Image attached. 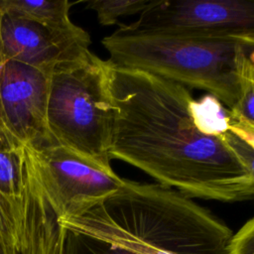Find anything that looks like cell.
I'll return each instance as SVG.
<instances>
[{
  "mask_svg": "<svg viewBox=\"0 0 254 254\" xmlns=\"http://www.w3.org/2000/svg\"><path fill=\"white\" fill-rule=\"evenodd\" d=\"M108 85L110 159L190 198L252 199L254 145L234 132L222 137L201 133L190 114V88L110 63Z\"/></svg>",
  "mask_w": 254,
  "mask_h": 254,
  "instance_id": "1",
  "label": "cell"
},
{
  "mask_svg": "<svg viewBox=\"0 0 254 254\" xmlns=\"http://www.w3.org/2000/svg\"><path fill=\"white\" fill-rule=\"evenodd\" d=\"M59 222L68 231L133 254H228L233 234L208 209L178 190L126 179L82 214Z\"/></svg>",
  "mask_w": 254,
  "mask_h": 254,
  "instance_id": "2",
  "label": "cell"
},
{
  "mask_svg": "<svg viewBox=\"0 0 254 254\" xmlns=\"http://www.w3.org/2000/svg\"><path fill=\"white\" fill-rule=\"evenodd\" d=\"M101 44L113 65L205 90L229 109L240 95L243 76L254 69V38L145 33L121 24Z\"/></svg>",
  "mask_w": 254,
  "mask_h": 254,
  "instance_id": "3",
  "label": "cell"
},
{
  "mask_svg": "<svg viewBox=\"0 0 254 254\" xmlns=\"http://www.w3.org/2000/svg\"><path fill=\"white\" fill-rule=\"evenodd\" d=\"M108 75V61L89 52L51 72L47 103V125L53 143L105 168H111Z\"/></svg>",
  "mask_w": 254,
  "mask_h": 254,
  "instance_id": "4",
  "label": "cell"
},
{
  "mask_svg": "<svg viewBox=\"0 0 254 254\" xmlns=\"http://www.w3.org/2000/svg\"><path fill=\"white\" fill-rule=\"evenodd\" d=\"M36 178L59 220L77 216L114 193L122 178L70 149L26 148Z\"/></svg>",
  "mask_w": 254,
  "mask_h": 254,
  "instance_id": "5",
  "label": "cell"
},
{
  "mask_svg": "<svg viewBox=\"0 0 254 254\" xmlns=\"http://www.w3.org/2000/svg\"><path fill=\"white\" fill-rule=\"evenodd\" d=\"M133 31L194 37L254 38V2L247 0H151Z\"/></svg>",
  "mask_w": 254,
  "mask_h": 254,
  "instance_id": "6",
  "label": "cell"
},
{
  "mask_svg": "<svg viewBox=\"0 0 254 254\" xmlns=\"http://www.w3.org/2000/svg\"><path fill=\"white\" fill-rule=\"evenodd\" d=\"M50 74L0 56V119L29 149L54 144L47 125Z\"/></svg>",
  "mask_w": 254,
  "mask_h": 254,
  "instance_id": "7",
  "label": "cell"
},
{
  "mask_svg": "<svg viewBox=\"0 0 254 254\" xmlns=\"http://www.w3.org/2000/svg\"><path fill=\"white\" fill-rule=\"evenodd\" d=\"M90 37L76 27L69 31L48 28L0 8V56L49 73L76 62L89 51Z\"/></svg>",
  "mask_w": 254,
  "mask_h": 254,
  "instance_id": "8",
  "label": "cell"
},
{
  "mask_svg": "<svg viewBox=\"0 0 254 254\" xmlns=\"http://www.w3.org/2000/svg\"><path fill=\"white\" fill-rule=\"evenodd\" d=\"M71 6L72 3L67 0H0L2 10L60 31H69L77 27L69 17Z\"/></svg>",
  "mask_w": 254,
  "mask_h": 254,
  "instance_id": "9",
  "label": "cell"
},
{
  "mask_svg": "<svg viewBox=\"0 0 254 254\" xmlns=\"http://www.w3.org/2000/svg\"><path fill=\"white\" fill-rule=\"evenodd\" d=\"M190 108L193 123L201 133L222 137L233 132L229 108L211 94L192 99Z\"/></svg>",
  "mask_w": 254,
  "mask_h": 254,
  "instance_id": "10",
  "label": "cell"
},
{
  "mask_svg": "<svg viewBox=\"0 0 254 254\" xmlns=\"http://www.w3.org/2000/svg\"><path fill=\"white\" fill-rule=\"evenodd\" d=\"M25 150L0 152V191L11 199L20 196L23 186Z\"/></svg>",
  "mask_w": 254,
  "mask_h": 254,
  "instance_id": "11",
  "label": "cell"
},
{
  "mask_svg": "<svg viewBox=\"0 0 254 254\" xmlns=\"http://www.w3.org/2000/svg\"><path fill=\"white\" fill-rule=\"evenodd\" d=\"M151 0H93L86 2V8L95 11L102 26L114 25L121 16L141 13Z\"/></svg>",
  "mask_w": 254,
  "mask_h": 254,
  "instance_id": "12",
  "label": "cell"
},
{
  "mask_svg": "<svg viewBox=\"0 0 254 254\" xmlns=\"http://www.w3.org/2000/svg\"><path fill=\"white\" fill-rule=\"evenodd\" d=\"M18 198L11 199L0 191V244L12 254H21L18 236Z\"/></svg>",
  "mask_w": 254,
  "mask_h": 254,
  "instance_id": "13",
  "label": "cell"
},
{
  "mask_svg": "<svg viewBox=\"0 0 254 254\" xmlns=\"http://www.w3.org/2000/svg\"><path fill=\"white\" fill-rule=\"evenodd\" d=\"M64 254H133L120 247L99 239L68 231L64 242Z\"/></svg>",
  "mask_w": 254,
  "mask_h": 254,
  "instance_id": "14",
  "label": "cell"
},
{
  "mask_svg": "<svg viewBox=\"0 0 254 254\" xmlns=\"http://www.w3.org/2000/svg\"><path fill=\"white\" fill-rule=\"evenodd\" d=\"M228 254H254V219L246 221L228 243Z\"/></svg>",
  "mask_w": 254,
  "mask_h": 254,
  "instance_id": "15",
  "label": "cell"
},
{
  "mask_svg": "<svg viewBox=\"0 0 254 254\" xmlns=\"http://www.w3.org/2000/svg\"><path fill=\"white\" fill-rule=\"evenodd\" d=\"M23 148L24 146L9 132L0 119V152H11Z\"/></svg>",
  "mask_w": 254,
  "mask_h": 254,
  "instance_id": "16",
  "label": "cell"
},
{
  "mask_svg": "<svg viewBox=\"0 0 254 254\" xmlns=\"http://www.w3.org/2000/svg\"><path fill=\"white\" fill-rule=\"evenodd\" d=\"M0 254H12V253L9 252L3 245L0 244Z\"/></svg>",
  "mask_w": 254,
  "mask_h": 254,
  "instance_id": "17",
  "label": "cell"
}]
</instances>
